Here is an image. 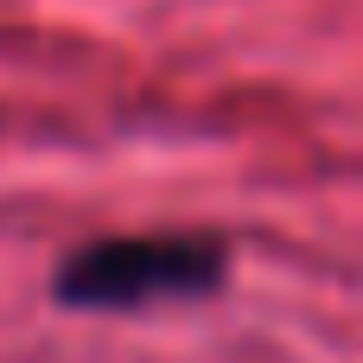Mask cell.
Listing matches in <instances>:
<instances>
[{"instance_id": "obj_1", "label": "cell", "mask_w": 363, "mask_h": 363, "mask_svg": "<svg viewBox=\"0 0 363 363\" xmlns=\"http://www.w3.org/2000/svg\"><path fill=\"white\" fill-rule=\"evenodd\" d=\"M230 281V242L217 230H134L70 249L51 274L64 313H147L166 300H211Z\"/></svg>"}]
</instances>
